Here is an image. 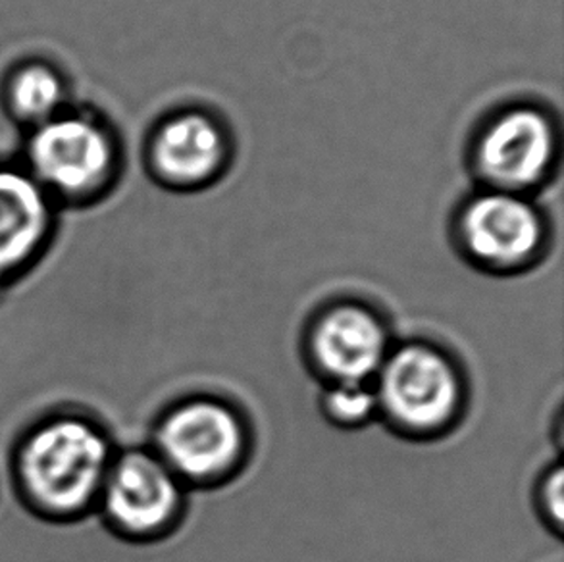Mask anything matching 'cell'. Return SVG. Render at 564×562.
I'll list each match as a JSON object with an SVG mask.
<instances>
[{
	"label": "cell",
	"mask_w": 564,
	"mask_h": 562,
	"mask_svg": "<svg viewBox=\"0 0 564 562\" xmlns=\"http://www.w3.org/2000/svg\"><path fill=\"white\" fill-rule=\"evenodd\" d=\"M557 126L532 105H514L491 116L473 144L474 174L484 190L528 195L557 162Z\"/></svg>",
	"instance_id": "4"
},
{
	"label": "cell",
	"mask_w": 564,
	"mask_h": 562,
	"mask_svg": "<svg viewBox=\"0 0 564 562\" xmlns=\"http://www.w3.org/2000/svg\"><path fill=\"white\" fill-rule=\"evenodd\" d=\"M56 210L22 164H0V296L48 251Z\"/></svg>",
	"instance_id": "9"
},
{
	"label": "cell",
	"mask_w": 564,
	"mask_h": 562,
	"mask_svg": "<svg viewBox=\"0 0 564 562\" xmlns=\"http://www.w3.org/2000/svg\"><path fill=\"white\" fill-rule=\"evenodd\" d=\"M229 149L228 131L214 116L182 110L162 118L151 131L147 164L170 190H200L224 174Z\"/></svg>",
	"instance_id": "8"
},
{
	"label": "cell",
	"mask_w": 564,
	"mask_h": 562,
	"mask_svg": "<svg viewBox=\"0 0 564 562\" xmlns=\"http://www.w3.org/2000/svg\"><path fill=\"white\" fill-rule=\"evenodd\" d=\"M182 505L184 482L153 448L116 451L97 505L112 532L123 540H154L174 526Z\"/></svg>",
	"instance_id": "3"
},
{
	"label": "cell",
	"mask_w": 564,
	"mask_h": 562,
	"mask_svg": "<svg viewBox=\"0 0 564 562\" xmlns=\"http://www.w3.org/2000/svg\"><path fill=\"white\" fill-rule=\"evenodd\" d=\"M308 345L318 370L332 383H370L389 355L388 329L360 304H337L321 314Z\"/></svg>",
	"instance_id": "10"
},
{
	"label": "cell",
	"mask_w": 564,
	"mask_h": 562,
	"mask_svg": "<svg viewBox=\"0 0 564 562\" xmlns=\"http://www.w3.org/2000/svg\"><path fill=\"white\" fill-rule=\"evenodd\" d=\"M247 435L237 412L213 399L170 409L154 428L153 451L182 482H210L234 471Z\"/></svg>",
	"instance_id": "6"
},
{
	"label": "cell",
	"mask_w": 564,
	"mask_h": 562,
	"mask_svg": "<svg viewBox=\"0 0 564 562\" xmlns=\"http://www.w3.org/2000/svg\"><path fill=\"white\" fill-rule=\"evenodd\" d=\"M20 164L56 205H91L115 187L122 143L105 116L69 105L25 131Z\"/></svg>",
	"instance_id": "2"
},
{
	"label": "cell",
	"mask_w": 564,
	"mask_h": 562,
	"mask_svg": "<svg viewBox=\"0 0 564 562\" xmlns=\"http://www.w3.org/2000/svg\"><path fill=\"white\" fill-rule=\"evenodd\" d=\"M68 82L51 62H22L8 72L2 85L8 116L25 131L68 108Z\"/></svg>",
	"instance_id": "11"
},
{
	"label": "cell",
	"mask_w": 564,
	"mask_h": 562,
	"mask_svg": "<svg viewBox=\"0 0 564 562\" xmlns=\"http://www.w3.org/2000/svg\"><path fill=\"white\" fill-rule=\"evenodd\" d=\"M116 448L107 430L82 412H51L15 441V494L31 515L74 525L97 512Z\"/></svg>",
	"instance_id": "1"
},
{
	"label": "cell",
	"mask_w": 564,
	"mask_h": 562,
	"mask_svg": "<svg viewBox=\"0 0 564 562\" xmlns=\"http://www.w3.org/2000/svg\"><path fill=\"white\" fill-rule=\"evenodd\" d=\"M564 482H563V468H555V471L547 474V478L542 484V497L543 515L550 517L555 525V530L563 528V515H564Z\"/></svg>",
	"instance_id": "13"
},
{
	"label": "cell",
	"mask_w": 564,
	"mask_h": 562,
	"mask_svg": "<svg viewBox=\"0 0 564 562\" xmlns=\"http://www.w3.org/2000/svg\"><path fill=\"white\" fill-rule=\"evenodd\" d=\"M324 412L334 424H365L378 411L375 386L368 381H339L332 383L324 401Z\"/></svg>",
	"instance_id": "12"
},
{
	"label": "cell",
	"mask_w": 564,
	"mask_h": 562,
	"mask_svg": "<svg viewBox=\"0 0 564 562\" xmlns=\"http://www.w3.org/2000/svg\"><path fill=\"white\" fill-rule=\"evenodd\" d=\"M457 236L474 262L488 270H517L542 252L547 224L528 195L481 190L460 208Z\"/></svg>",
	"instance_id": "7"
},
{
	"label": "cell",
	"mask_w": 564,
	"mask_h": 562,
	"mask_svg": "<svg viewBox=\"0 0 564 562\" xmlns=\"http://www.w3.org/2000/svg\"><path fill=\"white\" fill-rule=\"evenodd\" d=\"M376 378L378 411L401 430L435 432L457 414L463 397L457 368L432 345L389 350Z\"/></svg>",
	"instance_id": "5"
}]
</instances>
